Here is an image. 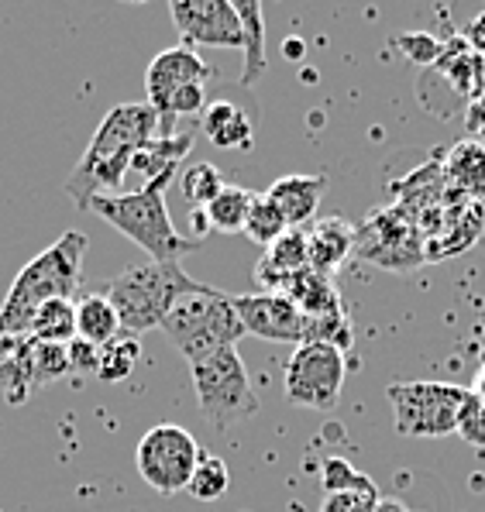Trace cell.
Instances as JSON below:
<instances>
[{
    "instance_id": "21",
    "label": "cell",
    "mask_w": 485,
    "mask_h": 512,
    "mask_svg": "<svg viewBox=\"0 0 485 512\" xmlns=\"http://www.w3.org/2000/svg\"><path fill=\"white\" fill-rule=\"evenodd\" d=\"M121 320L107 296H83L76 299V337L90 341L93 348H104L114 337H121Z\"/></svg>"
},
{
    "instance_id": "19",
    "label": "cell",
    "mask_w": 485,
    "mask_h": 512,
    "mask_svg": "<svg viewBox=\"0 0 485 512\" xmlns=\"http://www.w3.org/2000/svg\"><path fill=\"white\" fill-rule=\"evenodd\" d=\"M444 186L458 189L461 196H482L485 193V145L479 141H458L441 165Z\"/></svg>"
},
{
    "instance_id": "12",
    "label": "cell",
    "mask_w": 485,
    "mask_h": 512,
    "mask_svg": "<svg viewBox=\"0 0 485 512\" xmlns=\"http://www.w3.org/2000/svg\"><path fill=\"white\" fill-rule=\"evenodd\" d=\"M169 14L176 21L183 45H214V49H245V28L231 0H172Z\"/></svg>"
},
{
    "instance_id": "22",
    "label": "cell",
    "mask_w": 485,
    "mask_h": 512,
    "mask_svg": "<svg viewBox=\"0 0 485 512\" xmlns=\"http://www.w3.org/2000/svg\"><path fill=\"white\" fill-rule=\"evenodd\" d=\"M245 28V69H241V86H255L265 76L269 62H265V11L255 0H238L234 4Z\"/></svg>"
},
{
    "instance_id": "7",
    "label": "cell",
    "mask_w": 485,
    "mask_h": 512,
    "mask_svg": "<svg viewBox=\"0 0 485 512\" xmlns=\"http://www.w3.org/2000/svg\"><path fill=\"white\" fill-rule=\"evenodd\" d=\"M190 375H193V389H197L200 413L214 427L221 430L234 427V423L252 420L258 413V396L238 348L217 351L203 361H193Z\"/></svg>"
},
{
    "instance_id": "17",
    "label": "cell",
    "mask_w": 485,
    "mask_h": 512,
    "mask_svg": "<svg viewBox=\"0 0 485 512\" xmlns=\"http://www.w3.org/2000/svg\"><path fill=\"white\" fill-rule=\"evenodd\" d=\"M203 135L210 138L214 148H224V152L241 148L245 152V148H252V117L231 100H214L203 110Z\"/></svg>"
},
{
    "instance_id": "31",
    "label": "cell",
    "mask_w": 485,
    "mask_h": 512,
    "mask_svg": "<svg viewBox=\"0 0 485 512\" xmlns=\"http://www.w3.org/2000/svg\"><path fill=\"white\" fill-rule=\"evenodd\" d=\"M400 49L410 55L413 62H434L441 55V42H434L430 35H406L400 38Z\"/></svg>"
},
{
    "instance_id": "11",
    "label": "cell",
    "mask_w": 485,
    "mask_h": 512,
    "mask_svg": "<svg viewBox=\"0 0 485 512\" xmlns=\"http://www.w3.org/2000/svg\"><path fill=\"white\" fill-rule=\"evenodd\" d=\"M62 375H73L69 351L62 344H42L28 337L4 351V361H0V389L11 403H25L31 392L59 382Z\"/></svg>"
},
{
    "instance_id": "33",
    "label": "cell",
    "mask_w": 485,
    "mask_h": 512,
    "mask_svg": "<svg viewBox=\"0 0 485 512\" xmlns=\"http://www.w3.org/2000/svg\"><path fill=\"white\" fill-rule=\"evenodd\" d=\"M465 35H468V42H472L475 49L485 52V14H482V18H475L472 25H468Z\"/></svg>"
},
{
    "instance_id": "6",
    "label": "cell",
    "mask_w": 485,
    "mask_h": 512,
    "mask_svg": "<svg viewBox=\"0 0 485 512\" xmlns=\"http://www.w3.org/2000/svg\"><path fill=\"white\" fill-rule=\"evenodd\" d=\"M393 423L400 437H448L458 433L475 396L465 385L451 382H393L386 389Z\"/></svg>"
},
{
    "instance_id": "14",
    "label": "cell",
    "mask_w": 485,
    "mask_h": 512,
    "mask_svg": "<svg viewBox=\"0 0 485 512\" xmlns=\"http://www.w3.org/2000/svg\"><path fill=\"white\" fill-rule=\"evenodd\" d=\"M210 80V66L200 59L197 49L190 45H172V49L159 52L145 69V93H148V107L159 114L162 107L176 97L183 86L193 83H207Z\"/></svg>"
},
{
    "instance_id": "3",
    "label": "cell",
    "mask_w": 485,
    "mask_h": 512,
    "mask_svg": "<svg viewBox=\"0 0 485 512\" xmlns=\"http://www.w3.org/2000/svg\"><path fill=\"white\" fill-rule=\"evenodd\" d=\"M172 176L148 179L135 193H114V196H93L90 210L100 220L121 231L128 241H135L152 262H179L186 251L197 248V241L183 238L172 227L169 207H166V189Z\"/></svg>"
},
{
    "instance_id": "20",
    "label": "cell",
    "mask_w": 485,
    "mask_h": 512,
    "mask_svg": "<svg viewBox=\"0 0 485 512\" xmlns=\"http://www.w3.org/2000/svg\"><path fill=\"white\" fill-rule=\"evenodd\" d=\"M255 200H258V193H252V189L224 186L221 193L203 207V220H207L210 231H217V234H238V231H245Z\"/></svg>"
},
{
    "instance_id": "24",
    "label": "cell",
    "mask_w": 485,
    "mask_h": 512,
    "mask_svg": "<svg viewBox=\"0 0 485 512\" xmlns=\"http://www.w3.org/2000/svg\"><path fill=\"white\" fill-rule=\"evenodd\" d=\"M138 358H142V344H138V337H131V334L114 337L111 344H104V348H100L97 378H100V382H107V385L124 382V378L135 372Z\"/></svg>"
},
{
    "instance_id": "26",
    "label": "cell",
    "mask_w": 485,
    "mask_h": 512,
    "mask_svg": "<svg viewBox=\"0 0 485 512\" xmlns=\"http://www.w3.org/2000/svg\"><path fill=\"white\" fill-rule=\"evenodd\" d=\"M324 492L327 495L351 492V495H372V499H379V485L344 458H327L324 461Z\"/></svg>"
},
{
    "instance_id": "13",
    "label": "cell",
    "mask_w": 485,
    "mask_h": 512,
    "mask_svg": "<svg viewBox=\"0 0 485 512\" xmlns=\"http://www.w3.org/2000/svg\"><path fill=\"white\" fill-rule=\"evenodd\" d=\"M234 310H238L241 324H245V334L258 337V341L296 344V348L307 341V317L283 293L234 296Z\"/></svg>"
},
{
    "instance_id": "27",
    "label": "cell",
    "mask_w": 485,
    "mask_h": 512,
    "mask_svg": "<svg viewBox=\"0 0 485 512\" xmlns=\"http://www.w3.org/2000/svg\"><path fill=\"white\" fill-rule=\"evenodd\" d=\"M228 485H231L228 464L217 458V454H203L200 464H197V471H193L190 488H186V492H190L197 502H217L224 492H228Z\"/></svg>"
},
{
    "instance_id": "16",
    "label": "cell",
    "mask_w": 485,
    "mask_h": 512,
    "mask_svg": "<svg viewBox=\"0 0 485 512\" xmlns=\"http://www.w3.org/2000/svg\"><path fill=\"white\" fill-rule=\"evenodd\" d=\"M327 179L324 176H283L269 186V200L286 217L289 227H307L314 220L320 200H324Z\"/></svg>"
},
{
    "instance_id": "18",
    "label": "cell",
    "mask_w": 485,
    "mask_h": 512,
    "mask_svg": "<svg viewBox=\"0 0 485 512\" xmlns=\"http://www.w3.org/2000/svg\"><path fill=\"white\" fill-rule=\"evenodd\" d=\"M286 299H293L300 306L303 317L317 320V317H334V313H344L341 310V296L334 289V282L327 275H317L314 269H303L296 275H289L279 289Z\"/></svg>"
},
{
    "instance_id": "8",
    "label": "cell",
    "mask_w": 485,
    "mask_h": 512,
    "mask_svg": "<svg viewBox=\"0 0 485 512\" xmlns=\"http://www.w3.org/2000/svg\"><path fill=\"white\" fill-rule=\"evenodd\" d=\"M200 458L203 454L197 437L186 427H179V423H159V427H152L138 440V451H135L138 475L159 495L186 492Z\"/></svg>"
},
{
    "instance_id": "4",
    "label": "cell",
    "mask_w": 485,
    "mask_h": 512,
    "mask_svg": "<svg viewBox=\"0 0 485 512\" xmlns=\"http://www.w3.org/2000/svg\"><path fill=\"white\" fill-rule=\"evenodd\" d=\"M200 286L203 282L186 275L179 262H145L117 275L104 296L114 303L124 334L142 337L148 330L162 327L172 306L183 296L197 293Z\"/></svg>"
},
{
    "instance_id": "9",
    "label": "cell",
    "mask_w": 485,
    "mask_h": 512,
    "mask_svg": "<svg viewBox=\"0 0 485 512\" xmlns=\"http://www.w3.org/2000/svg\"><path fill=\"white\" fill-rule=\"evenodd\" d=\"M344 385V351L334 344H300L286 365V399L300 409H334Z\"/></svg>"
},
{
    "instance_id": "29",
    "label": "cell",
    "mask_w": 485,
    "mask_h": 512,
    "mask_svg": "<svg viewBox=\"0 0 485 512\" xmlns=\"http://www.w3.org/2000/svg\"><path fill=\"white\" fill-rule=\"evenodd\" d=\"M66 351H69V365H73V372L97 375V365H100V348H93L90 341H83V337H76L73 344H66Z\"/></svg>"
},
{
    "instance_id": "23",
    "label": "cell",
    "mask_w": 485,
    "mask_h": 512,
    "mask_svg": "<svg viewBox=\"0 0 485 512\" xmlns=\"http://www.w3.org/2000/svg\"><path fill=\"white\" fill-rule=\"evenodd\" d=\"M31 341L42 344H73L76 341V299H52L38 310Z\"/></svg>"
},
{
    "instance_id": "10",
    "label": "cell",
    "mask_w": 485,
    "mask_h": 512,
    "mask_svg": "<svg viewBox=\"0 0 485 512\" xmlns=\"http://www.w3.org/2000/svg\"><path fill=\"white\" fill-rule=\"evenodd\" d=\"M355 255L382 269H413L424 262V238L406 207H389L355 227Z\"/></svg>"
},
{
    "instance_id": "34",
    "label": "cell",
    "mask_w": 485,
    "mask_h": 512,
    "mask_svg": "<svg viewBox=\"0 0 485 512\" xmlns=\"http://www.w3.org/2000/svg\"><path fill=\"white\" fill-rule=\"evenodd\" d=\"M472 392H475V396H479L482 403H485V372L479 375V382H475V389H472Z\"/></svg>"
},
{
    "instance_id": "30",
    "label": "cell",
    "mask_w": 485,
    "mask_h": 512,
    "mask_svg": "<svg viewBox=\"0 0 485 512\" xmlns=\"http://www.w3.org/2000/svg\"><path fill=\"white\" fill-rule=\"evenodd\" d=\"M458 433L468 440V444L485 447V403H482V399H475V403H472V409L465 413V420H461Z\"/></svg>"
},
{
    "instance_id": "15",
    "label": "cell",
    "mask_w": 485,
    "mask_h": 512,
    "mask_svg": "<svg viewBox=\"0 0 485 512\" xmlns=\"http://www.w3.org/2000/svg\"><path fill=\"white\" fill-rule=\"evenodd\" d=\"M310 269L331 279L334 272L355 255V227L341 217H324L307 227Z\"/></svg>"
},
{
    "instance_id": "25",
    "label": "cell",
    "mask_w": 485,
    "mask_h": 512,
    "mask_svg": "<svg viewBox=\"0 0 485 512\" xmlns=\"http://www.w3.org/2000/svg\"><path fill=\"white\" fill-rule=\"evenodd\" d=\"M228 186L224 183V176L217 172V165L210 162H193L183 169V176H179V189H183L186 203H193V207H207L210 200H214L221 189Z\"/></svg>"
},
{
    "instance_id": "5",
    "label": "cell",
    "mask_w": 485,
    "mask_h": 512,
    "mask_svg": "<svg viewBox=\"0 0 485 512\" xmlns=\"http://www.w3.org/2000/svg\"><path fill=\"white\" fill-rule=\"evenodd\" d=\"M159 330L190 365L217 351L238 348V341L245 337V324L234 310V296L214 286H200L197 293L179 299Z\"/></svg>"
},
{
    "instance_id": "28",
    "label": "cell",
    "mask_w": 485,
    "mask_h": 512,
    "mask_svg": "<svg viewBox=\"0 0 485 512\" xmlns=\"http://www.w3.org/2000/svg\"><path fill=\"white\" fill-rule=\"evenodd\" d=\"M286 231H289V224H286V217L276 210V203H272L269 196H258L241 234H248V238H252L255 244H262V248H272V244L283 238Z\"/></svg>"
},
{
    "instance_id": "32",
    "label": "cell",
    "mask_w": 485,
    "mask_h": 512,
    "mask_svg": "<svg viewBox=\"0 0 485 512\" xmlns=\"http://www.w3.org/2000/svg\"><path fill=\"white\" fill-rule=\"evenodd\" d=\"M375 502L372 495H351V492H341V495H327L324 509L320 512H369Z\"/></svg>"
},
{
    "instance_id": "2",
    "label": "cell",
    "mask_w": 485,
    "mask_h": 512,
    "mask_svg": "<svg viewBox=\"0 0 485 512\" xmlns=\"http://www.w3.org/2000/svg\"><path fill=\"white\" fill-rule=\"evenodd\" d=\"M86 255V234L66 231L59 241H52L42 255L14 275L4 303H0V344L28 341L35 317L52 299H73L80 289Z\"/></svg>"
},
{
    "instance_id": "1",
    "label": "cell",
    "mask_w": 485,
    "mask_h": 512,
    "mask_svg": "<svg viewBox=\"0 0 485 512\" xmlns=\"http://www.w3.org/2000/svg\"><path fill=\"white\" fill-rule=\"evenodd\" d=\"M159 138V114L145 104H117L107 110L100 128L93 131L83 159L66 179V196L80 210H90L93 196L121 193L124 176L131 172L138 152Z\"/></svg>"
}]
</instances>
